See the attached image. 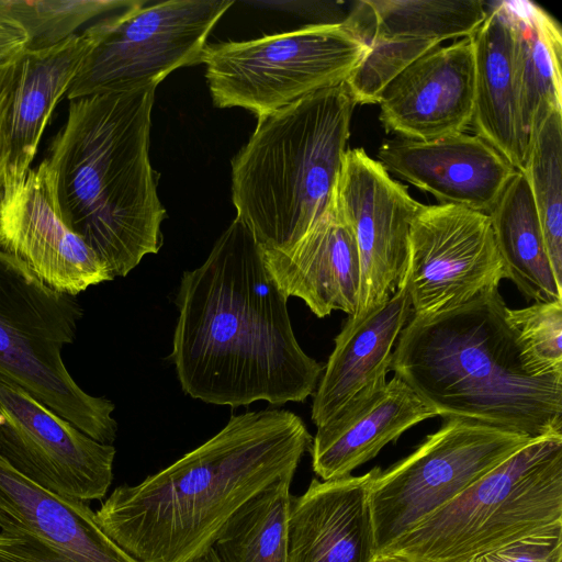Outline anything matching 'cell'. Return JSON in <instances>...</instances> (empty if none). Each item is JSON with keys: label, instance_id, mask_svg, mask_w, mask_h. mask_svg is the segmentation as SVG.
<instances>
[{"label": "cell", "instance_id": "1", "mask_svg": "<svg viewBox=\"0 0 562 562\" xmlns=\"http://www.w3.org/2000/svg\"><path fill=\"white\" fill-rule=\"evenodd\" d=\"M288 299L237 218L206 260L182 274L172 359L182 391L215 405L303 402L325 366L299 345Z\"/></svg>", "mask_w": 562, "mask_h": 562}, {"label": "cell", "instance_id": "2", "mask_svg": "<svg viewBox=\"0 0 562 562\" xmlns=\"http://www.w3.org/2000/svg\"><path fill=\"white\" fill-rule=\"evenodd\" d=\"M312 436L284 409L232 416L207 441L101 503V529L139 562H189L228 518L281 476L295 473Z\"/></svg>", "mask_w": 562, "mask_h": 562}, {"label": "cell", "instance_id": "3", "mask_svg": "<svg viewBox=\"0 0 562 562\" xmlns=\"http://www.w3.org/2000/svg\"><path fill=\"white\" fill-rule=\"evenodd\" d=\"M155 89L70 100L38 165L57 215L113 277L162 245L166 211L148 157Z\"/></svg>", "mask_w": 562, "mask_h": 562}, {"label": "cell", "instance_id": "4", "mask_svg": "<svg viewBox=\"0 0 562 562\" xmlns=\"http://www.w3.org/2000/svg\"><path fill=\"white\" fill-rule=\"evenodd\" d=\"M498 289L430 317L411 316L391 371L435 413L531 439L562 435V380L521 362Z\"/></svg>", "mask_w": 562, "mask_h": 562}, {"label": "cell", "instance_id": "5", "mask_svg": "<svg viewBox=\"0 0 562 562\" xmlns=\"http://www.w3.org/2000/svg\"><path fill=\"white\" fill-rule=\"evenodd\" d=\"M355 105L342 82L258 117L232 160V199L262 249L288 250L334 202Z\"/></svg>", "mask_w": 562, "mask_h": 562}, {"label": "cell", "instance_id": "6", "mask_svg": "<svg viewBox=\"0 0 562 562\" xmlns=\"http://www.w3.org/2000/svg\"><path fill=\"white\" fill-rule=\"evenodd\" d=\"M560 527L562 435H555L531 440L380 553L407 562H465Z\"/></svg>", "mask_w": 562, "mask_h": 562}, {"label": "cell", "instance_id": "7", "mask_svg": "<svg viewBox=\"0 0 562 562\" xmlns=\"http://www.w3.org/2000/svg\"><path fill=\"white\" fill-rule=\"evenodd\" d=\"M82 307L0 251V374L92 439L112 445L114 404L74 380L63 349L74 342Z\"/></svg>", "mask_w": 562, "mask_h": 562}, {"label": "cell", "instance_id": "8", "mask_svg": "<svg viewBox=\"0 0 562 562\" xmlns=\"http://www.w3.org/2000/svg\"><path fill=\"white\" fill-rule=\"evenodd\" d=\"M361 13L243 42L207 45L202 63L217 108L258 117L345 82L369 49Z\"/></svg>", "mask_w": 562, "mask_h": 562}, {"label": "cell", "instance_id": "9", "mask_svg": "<svg viewBox=\"0 0 562 562\" xmlns=\"http://www.w3.org/2000/svg\"><path fill=\"white\" fill-rule=\"evenodd\" d=\"M146 1L95 23L97 38L68 88L69 101L156 88L173 70L201 64L229 0Z\"/></svg>", "mask_w": 562, "mask_h": 562}, {"label": "cell", "instance_id": "10", "mask_svg": "<svg viewBox=\"0 0 562 562\" xmlns=\"http://www.w3.org/2000/svg\"><path fill=\"white\" fill-rule=\"evenodd\" d=\"M531 440L486 424L447 418L409 456L374 477L369 502L378 553Z\"/></svg>", "mask_w": 562, "mask_h": 562}, {"label": "cell", "instance_id": "11", "mask_svg": "<svg viewBox=\"0 0 562 562\" xmlns=\"http://www.w3.org/2000/svg\"><path fill=\"white\" fill-rule=\"evenodd\" d=\"M506 278L490 216L452 204L422 205L404 276L412 316L430 317L498 289Z\"/></svg>", "mask_w": 562, "mask_h": 562}, {"label": "cell", "instance_id": "12", "mask_svg": "<svg viewBox=\"0 0 562 562\" xmlns=\"http://www.w3.org/2000/svg\"><path fill=\"white\" fill-rule=\"evenodd\" d=\"M0 454L19 473L68 499L103 501L115 448L101 443L0 374Z\"/></svg>", "mask_w": 562, "mask_h": 562}, {"label": "cell", "instance_id": "13", "mask_svg": "<svg viewBox=\"0 0 562 562\" xmlns=\"http://www.w3.org/2000/svg\"><path fill=\"white\" fill-rule=\"evenodd\" d=\"M336 205L350 227L359 256L358 322L383 306L402 285L413 220L423 205L363 148L347 149Z\"/></svg>", "mask_w": 562, "mask_h": 562}, {"label": "cell", "instance_id": "14", "mask_svg": "<svg viewBox=\"0 0 562 562\" xmlns=\"http://www.w3.org/2000/svg\"><path fill=\"white\" fill-rule=\"evenodd\" d=\"M0 251L21 261L49 288L72 296L114 279L97 254L59 218L38 166L22 180L3 184Z\"/></svg>", "mask_w": 562, "mask_h": 562}, {"label": "cell", "instance_id": "15", "mask_svg": "<svg viewBox=\"0 0 562 562\" xmlns=\"http://www.w3.org/2000/svg\"><path fill=\"white\" fill-rule=\"evenodd\" d=\"M472 37L424 54L381 92L380 121L400 138L426 140L461 133L474 105Z\"/></svg>", "mask_w": 562, "mask_h": 562}, {"label": "cell", "instance_id": "16", "mask_svg": "<svg viewBox=\"0 0 562 562\" xmlns=\"http://www.w3.org/2000/svg\"><path fill=\"white\" fill-rule=\"evenodd\" d=\"M376 156L389 173L440 204L486 214L518 171L488 143L465 132L426 140L389 139Z\"/></svg>", "mask_w": 562, "mask_h": 562}, {"label": "cell", "instance_id": "17", "mask_svg": "<svg viewBox=\"0 0 562 562\" xmlns=\"http://www.w3.org/2000/svg\"><path fill=\"white\" fill-rule=\"evenodd\" d=\"M412 315L403 282L383 306L346 321L314 392L316 427L361 409L385 387L394 346Z\"/></svg>", "mask_w": 562, "mask_h": 562}, {"label": "cell", "instance_id": "18", "mask_svg": "<svg viewBox=\"0 0 562 562\" xmlns=\"http://www.w3.org/2000/svg\"><path fill=\"white\" fill-rule=\"evenodd\" d=\"M381 471L313 479L291 498L288 562H372L378 554L369 492Z\"/></svg>", "mask_w": 562, "mask_h": 562}, {"label": "cell", "instance_id": "19", "mask_svg": "<svg viewBox=\"0 0 562 562\" xmlns=\"http://www.w3.org/2000/svg\"><path fill=\"white\" fill-rule=\"evenodd\" d=\"M261 250L268 271L286 297H300L321 318L336 310L355 314L360 284L358 249L335 199L294 246Z\"/></svg>", "mask_w": 562, "mask_h": 562}, {"label": "cell", "instance_id": "20", "mask_svg": "<svg viewBox=\"0 0 562 562\" xmlns=\"http://www.w3.org/2000/svg\"><path fill=\"white\" fill-rule=\"evenodd\" d=\"M435 416V411L394 375L361 409L317 427L310 448L313 470L323 481L350 475L407 429Z\"/></svg>", "mask_w": 562, "mask_h": 562}, {"label": "cell", "instance_id": "21", "mask_svg": "<svg viewBox=\"0 0 562 562\" xmlns=\"http://www.w3.org/2000/svg\"><path fill=\"white\" fill-rule=\"evenodd\" d=\"M475 80L471 126L516 170L522 171L529 151L519 115L513 57V31L496 1L472 36Z\"/></svg>", "mask_w": 562, "mask_h": 562}, {"label": "cell", "instance_id": "22", "mask_svg": "<svg viewBox=\"0 0 562 562\" xmlns=\"http://www.w3.org/2000/svg\"><path fill=\"white\" fill-rule=\"evenodd\" d=\"M97 38L95 24L40 50H25L10 113V156L4 182L20 181L31 169L48 120L67 93Z\"/></svg>", "mask_w": 562, "mask_h": 562}, {"label": "cell", "instance_id": "23", "mask_svg": "<svg viewBox=\"0 0 562 562\" xmlns=\"http://www.w3.org/2000/svg\"><path fill=\"white\" fill-rule=\"evenodd\" d=\"M501 4L513 31L519 115L530 144L542 120L550 112H562L561 25L532 1L503 0Z\"/></svg>", "mask_w": 562, "mask_h": 562}, {"label": "cell", "instance_id": "24", "mask_svg": "<svg viewBox=\"0 0 562 562\" xmlns=\"http://www.w3.org/2000/svg\"><path fill=\"white\" fill-rule=\"evenodd\" d=\"M487 215L506 278L536 303L562 301L524 172L514 175Z\"/></svg>", "mask_w": 562, "mask_h": 562}, {"label": "cell", "instance_id": "25", "mask_svg": "<svg viewBox=\"0 0 562 562\" xmlns=\"http://www.w3.org/2000/svg\"><path fill=\"white\" fill-rule=\"evenodd\" d=\"M294 474L276 480L228 518L212 544L221 562H288Z\"/></svg>", "mask_w": 562, "mask_h": 562}, {"label": "cell", "instance_id": "26", "mask_svg": "<svg viewBox=\"0 0 562 562\" xmlns=\"http://www.w3.org/2000/svg\"><path fill=\"white\" fill-rule=\"evenodd\" d=\"M370 36L432 43L472 37L486 18L481 0H364Z\"/></svg>", "mask_w": 562, "mask_h": 562}, {"label": "cell", "instance_id": "27", "mask_svg": "<svg viewBox=\"0 0 562 562\" xmlns=\"http://www.w3.org/2000/svg\"><path fill=\"white\" fill-rule=\"evenodd\" d=\"M521 172L529 186L550 263L562 284V112H550L537 127Z\"/></svg>", "mask_w": 562, "mask_h": 562}, {"label": "cell", "instance_id": "28", "mask_svg": "<svg viewBox=\"0 0 562 562\" xmlns=\"http://www.w3.org/2000/svg\"><path fill=\"white\" fill-rule=\"evenodd\" d=\"M139 0H0V12L26 32V50L55 46L89 20L116 10H126Z\"/></svg>", "mask_w": 562, "mask_h": 562}, {"label": "cell", "instance_id": "29", "mask_svg": "<svg viewBox=\"0 0 562 562\" xmlns=\"http://www.w3.org/2000/svg\"><path fill=\"white\" fill-rule=\"evenodd\" d=\"M521 362L536 378L562 380V301L506 310Z\"/></svg>", "mask_w": 562, "mask_h": 562}, {"label": "cell", "instance_id": "30", "mask_svg": "<svg viewBox=\"0 0 562 562\" xmlns=\"http://www.w3.org/2000/svg\"><path fill=\"white\" fill-rule=\"evenodd\" d=\"M0 562H139L126 551L116 557L85 555L0 518Z\"/></svg>", "mask_w": 562, "mask_h": 562}, {"label": "cell", "instance_id": "31", "mask_svg": "<svg viewBox=\"0 0 562 562\" xmlns=\"http://www.w3.org/2000/svg\"><path fill=\"white\" fill-rule=\"evenodd\" d=\"M465 562H562V527L521 538Z\"/></svg>", "mask_w": 562, "mask_h": 562}, {"label": "cell", "instance_id": "32", "mask_svg": "<svg viewBox=\"0 0 562 562\" xmlns=\"http://www.w3.org/2000/svg\"><path fill=\"white\" fill-rule=\"evenodd\" d=\"M20 59L0 68V192L9 165L10 113L19 77Z\"/></svg>", "mask_w": 562, "mask_h": 562}, {"label": "cell", "instance_id": "33", "mask_svg": "<svg viewBox=\"0 0 562 562\" xmlns=\"http://www.w3.org/2000/svg\"><path fill=\"white\" fill-rule=\"evenodd\" d=\"M27 44L29 36L24 29L0 12V68L20 59Z\"/></svg>", "mask_w": 562, "mask_h": 562}, {"label": "cell", "instance_id": "34", "mask_svg": "<svg viewBox=\"0 0 562 562\" xmlns=\"http://www.w3.org/2000/svg\"><path fill=\"white\" fill-rule=\"evenodd\" d=\"M189 562H221V560L218 559L214 549L210 547L203 553L193 558Z\"/></svg>", "mask_w": 562, "mask_h": 562}, {"label": "cell", "instance_id": "35", "mask_svg": "<svg viewBox=\"0 0 562 562\" xmlns=\"http://www.w3.org/2000/svg\"><path fill=\"white\" fill-rule=\"evenodd\" d=\"M372 562H407V561L400 559L397 557L391 555V554L379 553L375 555V558Z\"/></svg>", "mask_w": 562, "mask_h": 562}, {"label": "cell", "instance_id": "36", "mask_svg": "<svg viewBox=\"0 0 562 562\" xmlns=\"http://www.w3.org/2000/svg\"><path fill=\"white\" fill-rule=\"evenodd\" d=\"M0 418H1V415H0Z\"/></svg>", "mask_w": 562, "mask_h": 562}]
</instances>
